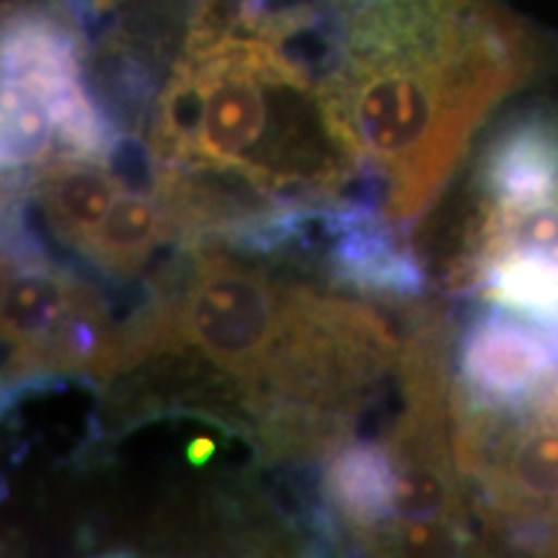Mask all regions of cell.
I'll use <instances>...</instances> for the list:
<instances>
[{
  "mask_svg": "<svg viewBox=\"0 0 558 558\" xmlns=\"http://www.w3.org/2000/svg\"><path fill=\"white\" fill-rule=\"evenodd\" d=\"M320 94L378 181L390 222L416 218L471 132L525 78L527 32L492 0H339Z\"/></svg>",
  "mask_w": 558,
  "mask_h": 558,
  "instance_id": "cell-1",
  "label": "cell"
},
{
  "mask_svg": "<svg viewBox=\"0 0 558 558\" xmlns=\"http://www.w3.org/2000/svg\"><path fill=\"white\" fill-rule=\"evenodd\" d=\"M156 169L235 181L277 205L341 202L360 163L316 68L264 0H202L148 120Z\"/></svg>",
  "mask_w": 558,
  "mask_h": 558,
  "instance_id": "cell-2",
  "label": "cell"
},
{
  "mask_svg": "<svg viewBox=\"0 0 558 558\" xmlns=\"http://www.w3.org/2000/svg\"><path fill=\"white\" fill-rule=\"evenodd\" d=\"M465 492L507 558H558V375L509 403L452 388Z\"/></svg>",
  "mask_w": 558,
  "mask_h": 558,
  "instance_id": "cell-3",
  "label": "cell"
},
{
  "mask_svg": "<svg viewBox=\"0 0 558 558\" xmlns=\"http://www.w3.org/2000/svg\"><path fill=\"white\" fill-rule=\"evenodd\" d=\"M122 326L86 279L58 269L47 256L3 264L5 386L11 393L37 380L83 373L109 380Z\"/></svg>",
  "mask_w": 558,
  "mask_h": 558,
  "instance_id": "cell-4",
  "label": "cell"
},
{
  "mask_svg": "<svg viewBox=\"0 0 558 558\" xmlns=\"http://www.w3.org/2000/svg\"><path fill=\"white\" fill-rule=\"evenodd\" d=\"M78 52L73 21L41 9L5 16L3 86L26 90L50 109L58 156L107 160L117 148V132L86 88Z\"/></svg>",
  "mask_w": 558,
  "mask_h": 558,
  "instance_id": "cell-5",
  "label": "cell"
},
{
  "mask_svg": "<svg viewBox=\"0 0 558 558\" xmlns=\"http://www.w3.org/2000/svg\"><path fill=\"white\" fill-rule=\"evenodd\" d=\"M460 375L452 388L484 403H509L541 390L558 375V349L546 329L505 308L484 313L460 341Z\"/></svg>",
  "mask_w": 558,
  "mask_h": 558,
  "instance_id": "cell-6",
  "label": "cell"
},
{
  "mask_svg": "<svg viewBox=\"0 0 558 558\" xmlns=\"http://www.w3.org/2000/svg\"><path fill=\"white\" fill-rule=\"evenodd\" d=\"M122 192L120 171L104 158L54 156L29 171L24 197L39 207L54 239L83 256Z\"/></svg>",
  "mask_w": 558,
  "mask_h": 558,
  "instance_id": "cell-7",
  "label": "cell"
},
{
  "mask_svg": "<svg viewBox=\"0 0 558 558\" xmlns=\"http://www.w3.org/2000/svg\"><path fill=\"white\" fill-rule=\"evenodd\" d=\"M396 484L399 473L386 439H347L326 465L320 494L360 546L393 520Z\"/></svg>",
  "mask_w": 558,
  "mask_h": 558,
  "instance_id": "cell-8",
  "label": "cell"
},
{
  "mask_svg": "<svg viewBox=\"0 0 558 558\" xmlns=\"http://www.w3.org/2000/svg\"><path fill=\"white\" fill-rule=\"evenodd\" d=\"M486 205L558 202V122L527 117L488 145L481 163Z\"/></svg>",
  "mask_w": 558,
  "mask_h": 558,
  "instance_id": "cell-9",
  "label": "cell"
},
{
  "mask_svg": "<svg viewBox=\"0 0 558 558\" xmlns=\"http://www.w3.org/2000/svg\"><path fill=\"white\" fill-rule=\"evenodd\" d=\"M171 239L177 233L156 194L124 190L83 256L104 275L130 279L148 267L153 254Z\"/></svg>",
  "mask_w": 558,
  "mask_h": 558,
  "instance_id": "cell-10",
  "label": "cell"
},
{
  "mask_svg": "<svg viewBox=\"0 0 558 558\" xmlns=\"http://www.w3.org/2000/svg\"><path fill=\"white\" fill-rule=\"evenodd\" d=\"M114 3H122V0H88V5H90V9H96V11L111 9V5H114Z\"/></svg>",
  "mask_w": 558,
  "mask_h": 558,
  "instance_id": "cell-11",
  "label": "cell"
}]
</instances>
